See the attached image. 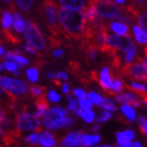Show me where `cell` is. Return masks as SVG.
Masks as SVG:
<instances>
[{"label": "cell", "instance_id": "cell-1", "mask_svg": "<svg viewBox=\"0 0 147 147\" xmlns=\"http://www.w3.org/2000/svg\"><path fill=\"white\" fill-rule=\"evenodd\" d=\"M58 18L67 38L75 40L82 39L85 31L86 19L81 9L60 7L58 9Z\"/></svg>", "mask_w": 147, "mask_h": 147}, {"label": "cell", "instance_id": "cell-2", "mask_svg": "<svg viewBox=\"0 0 147 147\" xmlns=\"http://www.w3.org/2000/svg\"><path fill=\"white\" fill-rule=\"evenodd\" d=\"M121 75L131 80L147 81V67L143 59L137 57L132 63H126L119 69Z\"/></svg>", "mask_w": 147, "mask_h": 147}, {"label": "cell", "instance_id": "cell-3", "mask_svg": "<svg viewBox=\"0 0 147 147\" xmlns=\"http://www.w3.org/2000/svg\"><path fill=\"white\" fill-rule=\"evenodd\" d=\"M88 4L95 6L97 14L102 19H117L121 14V9L113 2V0H89Z\"/></svg>", "mask_w": 147, "mask_h": 147}, {"label": "cell", "instance_id": "cell-4", "mask_svg": "<svg viewBox=\"0 0 147 147\" xmlns=\"http://www.w3.org/2000/svg\"><path fill=\"white\" fill-rule=\"evenodd\" d=\"M24 37L25 40H26V43L34 46L36 49H45V40H44L42 33L40 32L39 28L31 20L25 21Z\"/></svg>", "mask_w": 147, "mask_h": 147}, {"label": "cell", "instance_id": "cell-5", "mask_svg": "<svg viewBox=\"0 0 147 147\" xmlns=\"http://www.w3.org/2000/svg\"><path fill=\"white\" fill-rule=\"evenodd\" d=\"M16 128L23 130H41V122L36 115L28 113L23 109L16 116Z\"/></svg>", "mask_w": 147, "mask_h": 147}, {"label": "cell", "instance_id": "cell-6", "mask_svg": "<svg viewBox=\"0 0 147 147\" xmlns=\"http://www.w3.org/2000/svg\"><path fill=\"white\" fill-rule=\"evenodd\" d=\"M0 84L5 90V92L12 94L14 96H23L28 92V84L21 80L13 79L9 77L0 76Z\"/></svg>", "mask_w": 147, "mask_h": 147}, {"label": "cell", "instance_id": "cell-7", "mask_svg": "<svg viewBox=\"0 0 147 147\" xmlns=\"http://www.w3.org/2000/svg\"><path fill=\"white\" fill-rule=\"evenodd\" d=\"M67 115V111L61 107L49 108L43 116V124L49 129H54L56 123Z\"/></svg>", "mask_w": 147, "mask_h": 147}, {"label": "cell", "instance_id": "cell-8", "mask_svg": "<svg viewBox=\"0 0 147 147\" xmlns=\"http://www.w3.org/2000/svg\"><path fill=\"white\" fill-rule=\"evenodd\" d=\"M105 43L108 44L109 46H111V47H113V49H120V51H123V52H125L126 49H128L134 44L130 35H128V36H120V35L109 34H108L107 38H106Z\"/></svg>", "mask_w": 147, "mask_h": 147}, {"label": "cell", "instance_id": "cell-9", "mask_svg": "<svg viewBox=\"0 0 147 147\" xmlns=\"http://www.w3.org/2000/svg\"><path fill=\"white\" fill-rule=\"evenodd\" d=\"M82 131L71 132L60 142L61 147H82Z\"/></svg>", "mask_w": 147, "mask_h": 147}, {"label": "cell", "instance_id": "cell-10", "mask_svg": "<svg viewBox=\"0 0 147 147\" xmlns=\"http://www.w3.org/2000/svg\"><path fill=\"white\" fill-rule=\"evenodd\" d=\"M116 101L122 105H129L130 107L138 108L141 105V102L137 96L132 94H121L116 96Z\"/></svg>", "mask_w": 147, "mask_h": 147}, {"label": "cell", "instance_id": "cell-11", "mask_svg": "<svg viewBox=\"0 0 147 147\" xmlns=\"http://www.w3.org/2000/svg\"><path fill=\"white\" fill-rule=\"evenodd\" d=\"M102 87V89L104 92H107L110 88V85L113 83V78L109 73V68L108 67H103L100 71V76H99L98 80H97Z\"/></svg>", "mask_w": 147, "mask_h": 147}, {"label": "cell", "instance_id": "cell-12", "mask_svg": "<svg viewBox=\"0 0 147 147\" xmlns=\"http://www.w3.org/2000/svg\"><path fill=\"white\" fill-rule=\"evenodd\" d=\"M39 144L43 147H57L54 136L49 131H42L39 135Z\"/></svg>", "mask_w": 147, "mask_h": 147}, {"label": "cell", "instance_id": "cell-13", "mask_svg": "<svg viewBox=\"0 0 147 147\" xmlns=\"http://www.w3.org/2000/svg\"><path fill=\"white\" fill-rule=\"evenodd\" d=\"M35 104H36V107H37V113H35V115H36L38 118L44 116V113L47 111V109H49V101L46 100L45 95L38 97L36 102H35Z\"/></svg>", "mask_w": 147, "mask_h": 147}, {"label": "cell", "instance_id": "cell-14", "mask_svg": "<svg viewBox=\"0 0 147 147\" xmlns=\"http://www.w3.org/2000/svg\"><path fill=\"white\" fill-rule=\"evenodd\" d=\"M109 28L120 36H128L129 28L127 24H123L119 21H113L109 24Z\"/></svg>", "mask_w": 147, "mask_h": 147}, {"label": "cell", "instance_id": "cell-15", "mask_svg": "<svg viewBox=\"0 0 147 147\" xmlns=\"http://www.w3.org/2000/svg\"><path fill=\"white\" fill-rule=\"evenodd\" d=\"M59 2L65 9H81L82 11L85 6L84 0H59Z\"/></svg>", "mask_w": 147, "mask_h": 147}, {"label": "cell", "instance_id": "cell-16", "mask_svg": "<svg viewBox=\"0 0 147 147\" xmlns=\"http://www.w3.org/2000/svg\"><path fill=\"white\" fill-rule=\"evenodd\" d=\"M4 59H7V60H11L12 62H16L17 64L19 65H22V66H24V65L28 64V60L26 58H24L23 56L19 55V54H16L14 52H6L4 54Z\"/></svg>", "mask_w": 147, "mask_h": 147}, {"label": "cell", "instance_id": "cell-17", "mask_svg": "<svg viewBox=\"0 0 147 147\" xmlns=\"http://www.w3.org/2000/svg\"><path fill=\"white\" fill-rule=\"evenodd\" d=\"M124 87H125V84H123L122 80L115 77V79L113 80V83H111V85H110V88L105 92H107L109 95H116V94L122 92Z\"/></svg>", "mask_w": 147, "mask_h": 147}, {"label": "cell", "instance_id": "cell-18", "mask_svg": "<svg viewBox=\"0 0 147 147\" xmlns=\"http://www.w3.org/2000/svg\"><path fill=\"white\" fill-rule=\"evenodd\" d=\"M14 30L17 33H22L25 31V22L23 21L20 14L14 11Z\"/></svg>", "mask_w": 147, "mask_h": 147}, {"label": "cell", "instance_id": "cell-19", "mask_svg": "<svg viewBox=\"0 0 147 147\" xmlns=\"http://www.w3.org/2000/svg\"><path fill=\"white\" fill-rule=\"evenodd\" d=\"M134 34H135L136 40L140 44L147 43V33L143 31L139 25H134Z\"/></svg>", "mask_w": 147, "mask_h": 147}, {"label": "cell", "instance_id": "cell-20", "mask_svg": "<svg viewBox=\"0 0 147 147\" xmlns=\"http://www.w3.org/2000/svg\"><path fill=\"white\" fill-rule=\"evenodd\" d=\"M124 53H125L124 61H125L126 63H130V62L134 61V60L137 58L136 55H137V53H138V49H137V46H136L135 44H132V45L130 46L128 49H126Z\"/></svg>", "mask_w": 147, "mask_h": 147}, {"label": "cell", "instance_id": "cell-21", "mask_svg": "<svg viewBox=\"0 0 147 147\" xmlns=\"http://www.w3.org/2000/svg\"><path fill=\"white\" fill-rule=\"evenodd\" d=\"M121 110L125 115L126 118H128L129 122H134L136 120V111L129 105H122L121 106Z\"/></svg>", "mask_w": 147, "mask_h": 147}, {"label": "cell", "instance_id": "cell-22", "mask_svg": "<svg viewBox=\"0 0 147 147\" xmlns=\"http://www.w3.org/2000/svg\"><path fill=\"white\" fill-rule=\"evenodd\" d=\"M45 90L46 88L44 86H40V85H31L30 86V92H31V95L35 98H38L40 96L45 95Z\"/></svg>", "mask_w": 147, "mask_h": 147}, {"label": "cell", "instance_id": "cell-23", "mask_svg": "<svg viewBox=\"0 0 147 147\" xmlns=\"http://www.w3.org/2000/svg\"><path fill=\"white\" fill-rule=\"evenodd\" d=\"M117 140H118V144L121 147H128L130 145V140L127 138L125 132H118L117 134Z\"/></svg>", "mask_w": 147, "mask_h": 147}, {"label": "cell", "instance_id": "cell-24", "mask_svg": "<svg viewBox=\"0 0 147 147\" xmlns=\"http://www.w3.org/2000/svg\"><path fill=\"white\" fill-rule=\"evenodd\" d=\"M74 124V120L71 118H68V117H64L62 118L60 121L56 123L54 129H58V128H63V127H67V126H71Z\"/></svg>", "mask_w": 147, "mask_h": 147}, {"label": "cell", "instance_id": "cell-25", "mask_svg": "<svg viewBox=\"0 0 147 147\" xmlns=\"http://www.w3.org/2000/svg\"><path fill=\"white\" fill-rule=\"evenodd\" d=\"M2 26L4 30H9L12 25L13 19H12V15L9 12H4L2 14Z\"/></svg>", "mask_w": 147, "mask_h": 147}, {"label": "cell", "instance_id": "cell-26", "mask_svg": "<svg viewBox=\"0 0 147 147\" xmlns=\"http://www.w3.org/2000/svg\"><path fill=\"white\" fill-rule=\"evenodd\" d=\"M99 106L102 108H104V109H106L107 111H116L117 110V107L115 106V104L110 101L109 99H106V98L103 99V102H102Z\"/></svg>", "mask_w": 147, "mask_h": 147}, {"label": "cell", "instance_id": "cell-27", "mask_svg": "<svg viewBox=\"0 0 147 147\" xmlns=\"http://www.w3.org/2000/svg\"><path fill=\"white\" fill-rule=\"evenodd\" d=\"M87 97H88L89 101L92 102V103H94V104L98 105V106L103 102V99H104V98H102L100 95L96 94V92H89L88 95H87Z\"/></svg>", "mask_w": 147, "mask_h": 147}, {"label": "cell", "instance_id": "cell-28", "mask_svg": "<svg viewBox=\"0 0 147 147\" xmlns=\"http://www.w3.org/2000/svg\"><path fill=\"white\" fill-rule=\"evenodd\" d=\"M138 22H139V26L143 30L144 32L147 33V12L142 13L140 14L138 17Z\"/></svg>", "mask_w": 147, "mask_h": 147}, {"label": "cell", "instance_id": "cell-29", "mask_svg": "<svg viewBox=\"0 0 147 147\" xmlns=\"http://www.w3.org/2000/svg\"><path fill=\"white\" fill-rule=\"evenodd\" d=\"M3 66L5 67V69H7L9 71H13V73H15L16 71H18V68L20 67H23L22 65H19L15 62H12V61H4L3 62Z\"/></svg>", "mask_w": 147, "mask_h": 147}, {"label": "cell", "instance_id": "cell-30", "mask_svg": "<svg viewBox=\"0 0 147 147\" xmlns=\"http://www.w3.org/2000/svg\"><path fill=\"white\" fill-rule=\"evenodd\" d=\"M26 76H28V80L31 82H37L38 81V77H39V73L37 68H30L26 71Z\"/></svg>", "mask_w": 147, "mask_h": 147}, {"label": "cell", "instance_id": "cell-31", "mask_svg": "<svg viewBox=\"0 0 147 147\" xmlns=\"http://www.w3.org/2000/svg\"><path fill=\"white\" fill-rule=\"evenodd\" d=\"M3 34H4V37H5V39L9 42L14 43V44H19L20 43V39H19L18 37H16L15 35H13L9 30H4L3 31Z\"/></svg>", "mask_w": 147, "mask_h": 147}, {"label": "cell", "instance_id": "cell-32", "mask_svg": "<svg viewBox=\"0 0 147 147\" xmlns=\"http://www.w3.org/2000/svg\"><path fill=\"white\" fill-rule=\"evenodd\" d=\"M34 0H16V2L18 4V6L22 11H28L31 9L32 4H33Z\"/></svg>", "mask_w": 147, "mask_h": 147}, {"label": "cell", "instance_id": "cell-33", "mask_svg": "<svg viewBox=\"0 0 147 147\" xmlns=\"http://www.w3.org/2000/svg\"><path fill=\"white\" fill-rule=\"evenodd\" d=\"M83 119H84V121L87 123H92L94 120H95V113L92 111V110L90 109H84V111H83Z\"/></svg>", "mask_w": 147, "mask_h": 147}, {"label": "cell", "instance_id": "cell-34", "mask_svg": "<svg viewBox=\"0 0 147 147\" xmlns=\"http://www.w3.org/2000/svg\"><path fill=\"white\" fill-rule=\"evenodd\" d=\"M25 141L31 145H39V135L37 132H34V134L25 137Z\"/></svg>", "mask_w": 147, "mask_h": 147}, {"label": "cell", "instance_id": "cell-35", "mask_svg": "<svg viewBox=\"0 0 147 147\" xmlns=\"http://www.w3.org/2000/svg\"><path fill=\"white\" fill-rule=\"evenodd\" d=\"M67 101H68V109L76 113V111L78 110V103H77V101L73 97H71V96H67Z\"/></svg>", "mask_w": 147, "mask_h": 147}, {"label": "cell", "instance_id": "cell-36", "mask_svg": "<svg viewBox=\"0 0 147 147\" xmlns=\"http://www.w3.org/2000/svg\"><path fill=\"white\" fill-rule=\"evenodd\" d=\"M111 118V113L107 110H105V111H102L100 113V116L98 117V119H97V122L98 123H103V122H106L107 120H109Z\"/></svg>", "mask_w": 147, "mask_h": 147}, {"label": "cell", "instance_id": "cell-37", "mask_svg": "<svg viewBox=\"0 0 147 147\" xmlns=\"http://www.w3.org/2000/svg\"><path fill=\"white\" fill-rule=\"evenodd\" d=\"M79 105L82 109H90L92 107V103L87 99H80Z\"/></svg>", "mask_w": 147, "mask_h": 147}, {"label": "cell", "instance_id": "cell-38", "mask_svg": "<svg viewBox=\"0 0 147 147\" xmlns=\"http://www.w3.org/2000/svg\"><path fill=\"white\" fill-rule=\"evenodd\" d=\"M82 147H87V146H92L94 144V142H92V136H89V135H84L82 137Z\"/></svg>", "mask_w": 147, "mask_h": 147}, {"label": "cell", "instance_id": "cell-39", "mask_svg": "<svg viewBox=\"0 0 147 147\" xmlns=\"http://www.w3.org/2000/svg\"><path fill=\"white\" fill-rule=\"evenodd\" d=\"M73 94L75 96H76L77 98L79 99H86V97H87V95H86V92H84V90H82V89L80 88H76L73 90Z\"/></svg>", "mask_w": 147, "mask_h": 147}, {"label": "cell", "instance_id": "cell-40", "mask_svg": "<svg viewBox=\"0 0 147 147\" xmlns=\"http://www.w3.org/2000/svg\"><path fill=\"white\" fill-rule=\"evenodd\" d=\"M47 97H49V99L52 102H58L59 100H60V96L56 92H54V90H51V92L47 94Z\"/></svg>", "mask_w": 147, "mask_h": 147}, {"label": "cell", "instance_id": "cell-41", "mask_svg": "<svg viewBox=\"0 0 147 147\" xmlns=\"http://www.w3.org/2000/svg\"><path fill=\"white\" fill-rule=\"evenodd\" d=\"M24 51L26 53H30V54H37L36 49H35L34 46H32L31 44H28V43H26L24 45Z\"/></svg>", "mask_w": 147, "mask_h": 147}, {"label": "cell", "instance_id": "cell-42", "mask_svg": "<svg viewBox=\"0 0 147 147\" xmlns=\"http://www.w3.org/2000/svg\"><path fill=\"white\" fill-rule=\"evenodd\" d=\"M139 129H140V131H141L142 134L147 135V119L145 120L143 123H141V124H140V126H139Z\"/></svg>", "mask_w": 147, "mask_h": 147}, {"label": "cell", "instance_id": "cell-43", "mask_svg": "<svg viewBox=\"0 0 147 147\" xmlns=\"http://www.w3.org/2000/svg\"><path fill=\"white\" fill-rule=\"evenodd\" d=\"M63 54H64V52H63V49H57L54 51V56L55 57H57V58H59V57H62L63 56Z\"/></svg>", "mask_w": 147, "mask_h": 147}, {"label": "cell", "instance_id": "cell-44", "mask_svg": "<svg viewBox=\"0 0 147 147\" xmlns=\"http://www.w3.org/2000/svg\"><path fill=\"white\" fill-rule=\"evenodd\" d=\"M57 78H58L59 80L62 79V80H67V75L65 73H63V71H59L58 74H57Z\"/></svg>", "mask_w": 147, "mask_h": 147}, {"label": "cell", "instance_id": "cell-45", "mask_svg": "<svg viewBox=\"0 0 147 147\" xmlns=\"http://www.w3.org/2000/svg\"><path fill=\"white\" fill-rule=\"evenodd\" d=\"M125 132V135L127 136V138L129 139V140H131V139H134L135 138V132L132 131V130H126V131H124Z\"/></svg>", "mask_w": 147, "mask_h": 147}, {"label": "cell", "instance_id": "cell-46", "mask_svg": "<svg viewBox=\"0 0 147 147\" xmlns=\"http://www.w3.org/2000/svg\"><path fill=\"white\" fill-rule=\"evenodd\" d=\"M62 92H64V94H67L68 92H69V86H68V84H62Z\"/></svg>", "mask_w": 147, "mask_h": 147}, {"label": "cell", "instance_id": "cell-47", "mask_svg": "<svg viewBox=\"0 0 147 147\" xmlns=\"http://www.w3.org/2000/svg\"><path fill=\"white\" fill-rule=\"evenodd\" d=\"M46 77L49 78V79H52V80L58 79V78H57V74H53V73H47L46 74Z\"/></svg>", "mask_w": 147, "mask_h": 147}, {"label": "cell", "instance_id": "cell-48", "mask_svg": "<svg viewBox=\"0 0 147 147\" xmlns=\"http://www.w3.org/2000/svg\"><path fill=\"white\" fill-rule=\"evenodd\" d=\"M100 140H101L100 136H98V135L92 136V142H94V144H96V143H99V142H100Z\"/></svg>", "mask_w": 147, "mask_h": 147}, {"label": "cell", "instance_id": "cell-49", "mask_svg": "<svg viewBox=\"0 0 147 147\" xmlns=\"http://www.w3.org/2000/svg\"><path fill=\"white\" fill-rule=\"evenodd\" d=\"M128 147H143V146H142V144L139 143V142H132V143H130V145H129Z\"/></svg>", "mask_w": 147, "mask_h": 147}, {"label": "cell", "instance_id": "cell-50", "mask_svg": "<svg viewBox=\"0 0 147 147\" xmlns=\"http://www.w3.org/2000/svg\"><path fill=\"white\" fill-rule=\"evenodd\" d=\"M83 111H84V109H82V108H81V107H80V108H78V110H77V111H76L77 116L82 117V115H83Z\"/></svg>", "mask_w": 147, "mask_h": 147}, {"label": "cell", "instance_id": "cell-51", "mask_svg": "<svg viewBox=\"0 0 147 147\" xmlns=\"http://www.w3.org/2000/svg\"><path fill=\"white\" fill-rule=\"evenodd\" d=\"M144 54H145V59H144V62H145V64H146V67H147V45L144 47Z\"/></svg>", "mask_w": 147, "mask_h": 147}, {"label": "cell", "instance_id": "cell-52", "mask_svg": "<svg viewBox=\"0 0 147 147\" xmlns=\"http://www.w3.org/2000/svg\"><path fill=\"white\" fill-rule=\"evenodd\" d=\"M92 130H94V131H98L99 129H100V126L99 125H95V126H92Z\"/></svg>", "mask_w": 147, "mask_h": 147}, {"label": "cell", "instance_id": "cell-53", "mask_svg": "<svg viewBox=\"0 0 147 147\" xmlns=\"http://www.w3.org/2000/svg\"><path fill=\"white\" fill-rule=\"evenodd\" d=\"M117 3H119V4H124L125 3V0H115Z\"/></svg>", "mask_w": 147, "mask_h": 147}, {"label": "cell", "instance_id": "cell-54", "mask_svg": "<svg viewBox=\"0 0 147 147\" xmlns=\"http://www.w3.org/2000/svg\"><path fill=\"white\" fill-rule=\"evenodd\" d=\"M3 92H4V88H3V87H2V85H1V84H0V96L2 95Z\"/></svg>", "mask_w": 147, "mask_h": 147}, {"label": "cell", "instance_id": "cell-55", "mask_svg": "<svg viewBox=\"0 0 147 147\" xmlns=\"http://www.w3.org/2000/svg\"><path fill=\"white\" fill-rule=\"evenodd\" d=\"M3 53H4V52H3V49H2V46L0 45V56H2V55H3Z\"/></svg>", "mask_w": 147, "mask_h": 147}, {"label": "cell", "instance_id": "cell-56", "mask_svg": "<svg viewBox=\"0 0 147 147\" xmlns=\"http://www.w3.org/2000/svg\"><path fill=\"white\" fill-rule=\"evenodd\" d=\"M3 132H4V131H3L2 128H1V126H0V137H2V136H3Z\"/></svg>", "mask_w": 147, "mask_h": 147}, {"label": "cell", "instance_id": "cell-57", "mask_svg": "<svg viewBox=\"0 0 147 147\" xmlns=\"http://www.w3.org/2000/svg\"><path fill=\"white\" fill-rule=\"evenodd\" d=\"M87 147H96V146H87ZM100 147H110V146H108V145H104V146H100Z\"/></svg>", "mask_w": 147, "mask_h": 147}, {"label": "cell", "instance_id": "cell-58", "mask_svg": "<svg viewBox=\"0 0 147 147\" xmlns=\"http://www.w3.org/2000/svg\"><path fill=\"white\" fill-rule=\"evenodd\" d=\"M2 69H3V65L0 64V71H2Z\"/></svg>", "mask_w": 147, "mask_h": 147}, {"label": "cell", "instance_id": "cell-59", "mask_svg": "<svg viewBox=\"0 0 147 147\" xmlns=\"http://www.w3.org/2000/svg\"><path fill=\"white\" fill-rule=\"evenodd\" d=\"M3 1H9V0H3Z\"/></svg>", "mask_w": 147, "mask_h": 147}, {"label": "cell", "instance_id": "cell-60", "mask_svg": "<svg viewBox=\"0 0 147 147\" xmlns=\"http://www.w3.org/2000/svg\"><path fill=\"white\" fill-rule=\"evenodd\" d=\"M0 147H3V146H1V145H0Z\"/></svg>", "mask_w": 147, "mask_h": 147}, {"label": "cell", "instance_id": "cell-61", "mask_svg": "<svg viewBox=\"0 0 147 147\" xmlns=\"http://www.w3.org/2000/svg\"><path fill=\"white\" fill-rule=\"evenodd\" d=\"M115 147H119V146H115Z\"/></svg>", "mask_w": 147, "mask_h": 147}]
</instances>
